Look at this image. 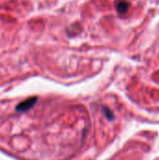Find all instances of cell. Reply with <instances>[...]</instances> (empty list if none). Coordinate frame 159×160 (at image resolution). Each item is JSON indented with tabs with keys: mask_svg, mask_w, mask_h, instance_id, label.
<instances>
[{
	"mask_svg": "<svg viewBox=\"0 0 159 160\" xmlns=\"http://www.w3.org/2000/svg\"><path fill=\"white\" fill-rule=\"evenodd\" d=\"M102 111H103V112H104V114H105V116L110 120V121H112V120H113L114 119V115H113V112L109 109V108H106V107H103L102 108Z\"/></svg>",
	"mask_w": 159,
	"mask_h": 160,
	"instance_id": "obj_3",
	"label": "cell"
},
{
	"mask_svg": "<svg viewBox=\"0 0 159 160\" xmlns=\"http://www.w3.org/2000/svg\"><path fill=\"white\" fill-rule=\"evenodd\" d=\"M116 8L120 14H126L129 9V3L127 0H119L116 3Z\"/></svg>",
	"mask_w": 159,
	"mask_h": 160,
	"instance_id": "obj_2",
	"label": "cell"
},
{
	"mask_svg": "<svg viewBox=\"0 0 159 160\" xmlns=\"http://www.w3.org/2000/svg\"><path fill=\"white\" fill-rule=\"evenodd\" d=\"M37 97H33V98H29L23 101H22L21 103H19L16 106V111L18 112H25L28 110H30L37 102Z\"/></svg>",
	"mask_w": 159,
	"mask_h": 160,
	"instance_id": "obj_1",
	"label": "cell"
}]
</instances>
